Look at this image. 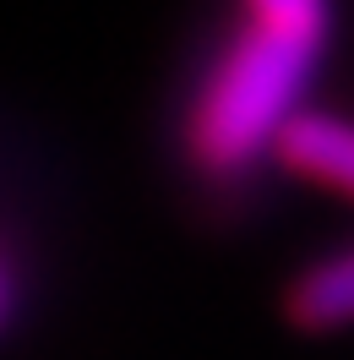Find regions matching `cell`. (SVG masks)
I'll return each mask as SVG.
<instances>
[{"mask_svg": "<svg viewBox=\"0 0 354 360\" xmlns=\"http://www.w3.org/2000/svg\"><path fill=\"white\" fill-rule=\"evenodd\" d=\"M322 55L327 49L235 17V27L213 39L180 104V158L191 175L207 186H240L284 153L289 126L306 115Z\"/></svg>", "mask_w": 354, "mask_h": 360, "instance_id": "cell-1", "label": "cell"}, {"mask_svg": "<svg viewBox=\"0 0 354 360\" xmlns=\"http://www.w3.org/2000/svg\"><path fill=\"white\" fill-rule=\"evenodd\" d=\"M278 164L294 169L300 180H310V186H322V191L354 197V120L306 110L289 126Z\"/></svg>", "mask_w": 354, "mask_h": 360, "instance_id": "cell-2", "label": "cell"}, {"mask_svg": "<svg viewBox=\"0 0 354 360\" xmlns=\"http://www.w3.org/2000/svg\"><path fill=\"white\" fill-rule=\"evenodd\" d=\"M284 311L300 333H338L354 328V246L316 257L284 295Z\"/></svg>", "mask_w": 354, "mask_h": 360, "instance_id": "cell-3", "label": "cell"}, {"mask_svg": "<svg viewBox=\"0 0 354 360\" xmlns=\"http://www.w3.org/2000/svg\"><path fill=\"white\" fill-rule=\"evenodd\" d=\"M240 17L316 49L332 44V0H240Z\"/></svg>", "mask_w": 354, "mask_h": 360, "instance_id": "cell-4", "label": "cell"}, {"mask_svg": "<svg viewBox=\"0 0 354 360\" xmlns=\"http://www.w3.org/2000/svg\"><path fill=\"white\" fill-rule=\"evenodd\" d=\"M11 306H17V262H11L6 251H0V328H6Z\"/></svg>", "mask_w": 354, "mask_h": 360, "instance_id": "cell-5", "label": "cell"}]
</instances>
